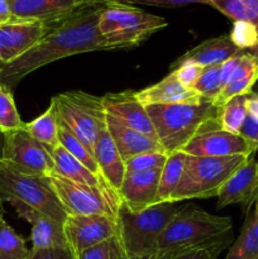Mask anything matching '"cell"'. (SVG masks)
<instances>
[{"instance_id": "obj_28", "label": "cell", "mask_w": 258, "mask_h": 259, "mask_svg": "<svg viewBox=\"0 0 258 259\" xmlns=\"http://www.w3.org/2000/svg\"><path fill=\"white\" fill-rule=\"evenodd\" d=\"M247 115V95L234 96L220 108V129L229 133L239 134Z\"/></svg>"}, {"instance_id": "obj_36", "label": "cell", "mask_w": 258, "mask_h": 259, "mask_svg": "<svg viewBox=\"0 0 258 259\" xmlns=\"http://www.w3.org/2000/svg\"><path fill=\"white\" fill-rule=\"evenodd\" d=\"M209 4L234 22L253 23L252 15L243 0H210Z\"/></svg>"}, {"instance_id": "obj_22", "label": "cell", "mask_w": 258, "mask_h": 259, "mask_svg": "<svg viewBox=\"0 0 258 259\" xmlns=\"http://www.w3.org/2000/svg\"><path fill=\"white\" fill-rule=\"evenodd\" d=\"M258 81V48L248 50L240 57L239 63L230 76L227 85L220 90L212 104L222 108L227 101L238 95H247Z\"/></svg>"}, {"instance_id": "obj_16", "label": "cell", "mask_w": 258, "mask_h": 259, "mask_svg": "<svg viewBox=\"0 0 258 259\" xmlns=\"http://www.w3.org/2000/svg\"><path fill=\"white\" fill-rule=\"evenodd\" d=\"M162 169L126 172L118 196L132 212H139L156 205Z\"/></svg>"}, {"instance_id": "obj_8", "label": "cell", "mask_w": 258, "mask_h": 259, "mask_svg": "<svg viewBox=\"0 0 258 259\" xmlns=\"http://www.w3.org/2000/svg\"><path fill=\"white\" fill-rule=\"evenodd\" d=\"M0 199L3 202L17 200L61 224L67 218L48 176L20 174L4 162L0 164Z\"/></svg>"}, {"instance_id": "obj_46", "label": "cell", "mask_w": 258, "mask_h": 259, "mask_svg": "<svg viewBox=\"0 0 258 259\" xmlns=\"http://www.w3.org/2000/svg\"><path fill=\"white\" fill-rule=\"evenodd\" d=\"M4 218V207H3V200L0 199V219Z\"/></svg>"}, {"instance_id": "obj_19", "label": "cell", "mask_w": 258, "mask_h": 259, "mask_svg": "<svg viewBox=\"0 0 258 259\" xmlns=\"http://www.w3.org/2000/svg\"><path fill=\"white\" fill-rule=\"evenodd\" d=\"M106 129L113 138L114 144L118 148L119 154L124 162L138 154L153 153V152L166 153L158 141L124 125L123 123L108 114H106Z\"/></svg>"}, {"instance_id": "obj_47", "label": "cell", "mask_w": 258, "mask_h": 259, "mask_svg": "<svg viewBox=\"0 0 258 259\" xmlns=\"http://www.w3.org/2000/svg\"><path fill=\"white\" fill-rule=\"evenodd\" d=\"M254 199H255V210H254V212L258 215V194L255 195Z\"/></svg>"}, {"instance_id": "obj_25", "label": "cell", "mask_w": 258, "mask_h": 259, "mask_svg": "<svg viewBox=\"0 0 258 259\" xmlns=\"http://www.w3.org/2000/svg\"><path fill=\"white\" fill-rule=\"evenodd\" d=\"M186 158L187 154H185L181 151L168 154L166 164H164V167L161 171L156 205L171 202L172 195L176 191L177 186H179L180 181H181Z\"/></svg>"}, {"instance_id": "obj_1", "label": "cell", "mask_w": 258, "mask_h": 259, "mask_svg": "<svg viewBox=\"0 0 258 259\" xmlns=\"http://www.w3.org/2000/svg\"><path fill=\"white\" fill-rule=\"evenodd\" d=\"M108 4L93 5L50 27L47 34L34 47L13 62L2 66L0 86L12 91L25 76L48 63L78 53L108 50L98 28L101 10Z\"/></svg>"}, {"instance_id": "obj_48", "label": "cell", "mask_w": 258, "mask_h": 259, "mask_svg": "<svg viewBox=\"0 0 258 259\" xmlns=\"http://www.w3.org/2000/svg\"><path fill=\"white\" fill-rule=\"evenodd\" d=\"M2 66H3V63H2V61H0V70H2Z\"/></svg>"}, {"instance_id": "obj_9", "label": "cell", "mask_w": 258, "mask_h": 259, "mask_svg": "<svg viewBox=\"0 0 258 259\" xmlns=\"http://www.w3.org/2000/svg\"><path fill=\"white\" fill-rule=\"evenodd\" d=\"M48 180L67 215H105L113 219L118 217L121 201L109 186L81 184L55 174H51Z\"/></svg>"}, {"instance_id": "obj_40", "label": "cell", "mask_w": 258, "mask_h": 259, "mask_svg": "<svg viewBox=\"0 0 258 259\" xmlns=\"http://www.w3.org/2000/svg\"><path fill=\"white\" fill-rule=\"evenodd\" d=\"M210 0H119V3H141V4L157 5V7H167L176 8L182 5L192 4V3H202V4H209Z\"/></svg>"}, {"instance_id": "obj_30", "label": "cell", "mask_w": 258, "mask_h": 259, "mask_svg": "<svg viewBox=\"0 0 258 259\" xmlns=\"http://www.w3.org/2000/svg\"><path fill=\"white\" fill-rule=\"evenodd\" d=\"M29 250L25 240L7 222L0 219V259H27Z\"/></svg>"}, {"instance_id": "obj_26", "label": "cell", "mask_w": 258, "mask_h": 259, "mask_svg": "<svg viewBox=\"0 0 258 259\" xmlns=\"http://www.w3.org/2000/svg\"><path fill=\"white\" fill-rule=\"evenodd\" d=\"M224 259H258V215L253 212Z\"/></svg>"}, {"instance_id": "obj_4", "label": "cell", "mask_w": 258, "mask_h": 259, "mask_svg": "<svg viewBox=\"0 0 258 259\" xmlns=\"http://www.w3.org/2000/svg\"><path fill=\"white\" fill-rule=\"evenodd\" d=\"M168 22L125 3L114 2L101 10L98 28L108 50H124L138 46L163 29Z\"/></svg>"}, {"instance_id": "obj_5", "label": "cell", "mask_w": 258, "mask_h": 259, "mask_svg": "<svg viewBox=\"0 0 258 259\" xmlns=\"http://www.w3.org/2000/svg\"><path fill=\"white\" fill-rule=\"evenodd\" d=\"M182 206L164 202L139 212H132L123 204L119 207L118 237L128 257L158 252V240Z\"/></svg>"}, {"instance_id": "obj_17", "label": "cell", "mask_w": 258, "mask_h": 259, "mask_svg": "<svg viewBox=\"0 0 258 259\" xmlns=\"http://www.w3.org/2000/svg\"><path fill=\"white\" fill-rule=\"evenodd\" d=\"M9 202L15 209L17 214L22 219L27 220L32 224V239L33 248L35 249H48V248H68L66 240L63 224L56 222L52 218L43 215L42 212L27 206L17 200H10Z\"/></svg>"}, {"instance_id": "obj_14", "label": "cell", "mask_w": 258, "mask_h": 259, "mask_svg": "<svg viewBox=\"0 0 258 259\" xmlns=\"http://www.w3.org/2000/svg\"><path fill=\"white\" fill-rule=\"evenodd\" d=\"M50 27L40 22L10 20L0 25V61L13 62L34 47L48 33Z\"/></svg>"}, {"instance_id": "obj_20", "label": "cell", "mask_w": 258, "mask_h": 259, "mask_svg": "<svg viewBox=\"0 0 258 259\" xmlns=\"http://www.w3.org/2000/svg\"><path fill=\"white\" fill-rule=\"evenodd\" d=\"M136 96L144 106L156 104H197L204 101L194 89L185 88L180 83L174 72L154 85L136 91Z\"/></svg>"}, {"instance_id": "obj_33", "label": "cell", "mask_w": 258, "mask_h": 259, "mask_svg": "<svg viewBox=\"0 0 258 259\" xmlns=\"http://www.w3.org/2000/svg\"><path fill=\"white\" fill-rule=\"evenodd\" d=\"M125 249L118 235L106 242L100 243L93 248H89L75 259H128Z\"/></svg>"}, {"instance_id": "obj_11", "label": "cell", "mask_w": 258, "mask_h": 259, "mask_svg": "<svg viewBox=\"0 0 258 259\" xmlns=\"http://www.w3.org/2000/svg\"><path fill=\"white\" fill-rule=\"evenodd\" d=\"M113 2L115 0H9L13 20L40 22L48 27L58 24L93 5Z\"/></svg>"}, {"instance_id": "obj_39", "label": "cell", "mask_w": 258, "mask_h": 259, "mask_svg": "<svg viewBox=\"0 0 258 259\" xmlns=\"http://www.w3.org/2000/svg\"><path fill=\"white\" fill-rule=\"evenodd\" d=\"M27 259H75L68 248H48V249H35L32 248L29 250Z\"/></svg>"}, {"instance_id": "obj_31", "label": "cell", "mask_w": 258, "mask_h": 259, "mask_svg": "<svg viewBox=\"0 0 258 259\" xmlns=\"http://www.w3.org/2000/svg\"><path fill=\"white\" fill-rule=\"evenodd\" d=\"M24 126L15 106L12 91L0 86V131L4 133L18 131Z\"/></svg>"}, {"instance_id": "obj_6", "label": "cell", "mask_w": 258, "mask_h": 259, "mask_svg": "<svg viewBox=\"0 0 258 259\" xmlns=\"http://www.w3.org/2000/svg\"><path fill=\"white\" fill-rule=\"evenodd\" d=\"M248 156H187L181 181L172 195L171 204L185 200L218 196L223 185L248 161Z\"/></svg>"}, {"instance_id": "obj_10", "label": "cell", "mask_w": 258, "mask_h": 259, "mask_svg": "<svg viewBox=\"0 0 258 259\" xmlns=\"http://www.w3.org/2000/svg\"><path fill=\"white\" fill-rule=\"evenodd\" d=\"M3 162L25 175L50 176L53 172V161L48 149L33 138L24 126L7 133Z\"/></svg>"}, {"instance_id": "obj_7", "label": "cell", "mask_w": 258, "mask_h": 259, "mask_svg": "<svg viewBox=\"0 0 258 259\" xmlns=\"http://www.w3.org/2000/svg\"><path fill=\"white\" fill-rule=\"evenodd\" d=\"M58 123L70 129L94 154V144L106 128V113L103 98L85 91H66L52 98Z\"/></svg>"}, {"instance_id": "obj_3", "label": "cell", "mask_w": 258, "mask_h": 259, "mask_svg": "<svg viewBox=\"0 0 258 259\" xmlns=\"http://www.w3.org/2000/svg\"><path fill=\"white\" fill-rule=\"evenodd\" d=\"M229 217H218L187 204L175 215L158 240V250L189 248L227 249L233 240Z\"/></svg>"}, {"instance_id": "obj_35", "label": "cell", "mask_w": 258, "mask_h": 259, "mask_svg": "<svg viewBox=\"0 0 258 259\" xmlns=\"http://www.w3.org/2000/svg\"><path fill=\"white\" fill-rule=\"evenodd\" d=\"M168 154L153 152V153L138 154L125 162L126 172H144L162 169L166 164Z\"/></svg>"}, {"instance_id": "obj_41", "label": "cell", "mask_w": 258, "mask_h": 259, "mask_svg": "<svg viewBox=\"0 0 258 259\" xmlns=\"http://www.w3.org/2000/svg\"><path fill=\"white\" fill-rule=\"evenodd\" d=\"M239 134L258 146V123L250 115L245 118Z\"/></svg>"}, {"instance_id": "obj_50", "label": "cell", "mask_w": 258, "mask_h": 259, "mask_svg": "<svg viewBox=\"0 0 258 259\" xmlns=\"http://www.w3.org/2000/svg\"><path fill=\"white\" fill-rule=\"evenodd\" d=\"M115 2H119V0H115Z\"/></svg>"}, {"instance_id": "obj_32", "label": "cell", "mask_w": 258, "mask_h": 259, "mask_svg": "<svg viewBox=\"0 0 258 259\" xmlns=\"http://www.w3.org/2000/svg\"><path fill=\"white\" fill-rule=\"evenodd\" d=\"M220 66L212 65L204 67L201 76L197 80L194 90L205 101H214L222 90L220 85Z\"/></svg>"}, {"instance_id": "obj_45", "label": "cell", "mask_w": 258, "mask_h": 259, "mask_svg": "<svg viewBox=\"0 0 258 259\" xmlns=\"http://www.w3.org/2000/svg\"><path fill=\"white\" fill-rule=\"evenodd\" d=\"M5 141H7V133H4L3 131H0V164H2L3 159H4Z\"/></svg>"}, {"instance_id": "obj_23", "label": "cell", "mask_w": 258, "mask_h": 259, "mask_svg": "<svg viewBox=\"0 0 258 259\" xmlns=\"http://www.w3.org/2000/svg\"><path fill=\"white\" fill-rule=\"evenodd\" d=\"M245 51L248 50H242L235 46L229 35H220V37L205 40L192 50L187 51L185 55L177 58L175 63L182 62V61H191L202 67H207V66L212 65H222L225 61L230 60Z\"/></svg>"}, {"instance_id": "obj_2", "label": "cell", "mask_w": 258, "mask_h": 259, "mask_svg": "<svg viewBox=\"0 0 258 259\" xmlns=\"http://www.w3.org/2000/svg\"><path fill=\"white\" fill-rule=\"evenodd\" d=\"M146 110L167 154L180 152L191 139L206 131L220 129V108L211 101L197 104H156Z\"/></svg>"}, {"instance_id": "obj_18", "label": "cell", "mask_w": 258, "mask_h": 259, "mask_svg": "<svg viewBox=\"0 0 258 259\" xmlns=\"http://www.w3.org/2000/svg\"><path fill=\"white\" fill-rule=\"evenodd\" d=\"M258 190V161L252 156L223 185L218 194V207L234 204H248Z\"/></svg>"}, {"instance_id": "obj_12", "label": "cell", "mask_w": 258, "mask_h": 259, "mask_svg": "<svg viewBox=\"0 0 258 259\" xmlns=\"http://www.w3.org/2000/svg\"><path fill=\"white\" fill-rule=\"evenodd\" d=\"M63 232L68 249L76 258L89 248L118 235V224L116 219L105 215H67Z\"/></svg>"}, {"instance_id": "obj_29", "label": "cell", "mask_w": 258, "mask_h": 259, "mask_svg": "<svg viewBox=\"0 0 258 259\" xmlns=\"http://www.w3.org/2000/svg\"><path fill=\"white\" fill-rule=\"evenodd\" d=\"M58 142H60V146H62L68 153L72 154L78 162L83 164L89 171L93 172L96 176H100V172H99V167L96 164L95 158H94V154L86 148L85 144L72 133L68 128H66L65 125L58 123ZM101 177V176H100ZM103 179V177H101Z\"/></svg>"}, {"instance_id": "obj_27", "label": "cell", "mask_w": 258, "mask_h": 259, "mask_svg": "<svg viewBox=\"0 0 258 259\" xmlns=\"http://www.w3.org/2000/svg\"><path fill=\"white\" fill-rule=\"evenodd\" d=\"M24 129L48 148L60 146L58 142V119L55 106L50 104L47 110L30 123H24Z\"/></svg>"}, {"instance_id": "obj_34", "label": "cell", "mask_w": 258, "mask_h": 259, "mask_svg": "<svg viewBox=\"0 0 258 259\" xmlns=\"http://www.w3.org/2000/svg\"><path fill=\"white\" fill-rule=\"evenodd\" d=\"M229 38L242 50L258 48V29L253 23L234 22Z\"/></svg>"}, {"instance_id": "obj_49", "label": "cell", "mask_w": 258, "mask_h": 259, "mask_svg": "<svg viewBox=\"0 0 258 259\" xmlns=\"http://www.w3.org/2000/svg\"><path fill=\"white\" fill-rule=\"evenodd\" d=\"M257 194H258V190H257ZM257 194H255V195H257Z\"/></svg>"}, {"instance_id": "obj_37", "label": "cell", "mask_w": 258, "mask_h": 259, "mask_svg": "<svg viewBox=\"0 0 258 259\" xmlns=\"http://www.w3.org/2000/svg\"><path fill=\"white\" fill-rule=\"evenodd\" d=\"M172 68H174L172 72L175 73V76L180 81V83H182L185 88L189 89L195 88L197 80L201 76L202 70H204L202 66L191 62V61H182V62L174 63Z\"/></svg>"}, {"instance_id": "obj_21", "label": "cell", "mask_w": 258, "mask_h": 259, "mask_svg": "<svg viewBox=\"0 0 258 259\" xmlns=\"http://www.w3.org/2000/svg\"><path fill=\"white\" fill-rule=\"evenodd\" d=\"M94 158L99 167L100 176L118 194L126 174L125 162L119 154L118 148L106 128L96 138L94 144Z\"/></svg>"}, {"instance_id": "obj_13", "label": "cell", "mask_w": 258, "mask_h": 259, "mask_svg": "<svg viewBox=\"0 0 258 259\" xmlns=\"http://www.w3.org/2000/svg\"><path fill=\"white\" fill-rule=\"evenodd\" d=\"M258 146L240 134L229 133L223 129L206 131L189 142L181 152L195 157L253 156Z\"/></svg>"}, {"instance_id": "obj_24", "label": "cell", "mask_w": 258, "mask_h": 259, "mask_svg": "<svg viewBox=\"0 0 258 259\" xmlns=\"http://www.w3.org/2000/svg\"><path fill=\"white\" fill-rule=\"evenodd\" d=\"M46 148L48 149L51 157H52V174L65 177V179L71 180V181L81 182V184L93 185V186H109L100 176H96L93 172L89 171L81 162H78L72 154L68 153L62 146L53 147V148L46 147Z\"/></svg>"}, {"instance_id": "obj_38", "label": "cell", "mask_w": 258, "mask_h": 259, "mask_svg": "<svg viewBox=\"0 0 258 259\" xmlns=\"http://www.w3.org/2000/svg\"><path fill=\"white\" fill-rule=\"evenodd\" d=\"M174 254L169 259H217L224 249L222 248H189L172 249Z\"/></svg>"}, {"instance_id": "obj_43", "label": "cell", "mask_w": 258, "mask_h": 259, "mask_svg": "<svg viewBox=\"0 0 258 259\" xmlns=\"http://www.w3.org/2000/svg\"><path fill=\"white\" fill-rule=\"evenodd\" d=\"M13 20L9 0H0V25Z\"/></svg>"}, {"instance_id": "obj_15", "label": "cell", "mask_w": 258, "mask_h": 259, "mask_svg": "<svg viewBox=\"0 0 258 259\" xmlns=\"http://www.w3.org/2000/svg\"><path fill=\"white\" fill-rule=\"evenodd\" d=\"M104 110L124 125L158 141L156 129L146 110L137 99L136 91L125 90L121 93H109L103 96Z\"/></svg>"}, {"instance_id": "obj_44", "label": "cell", "mask_w": 258, "mask_h": 259, "mask_svg": "<svg viewBox=\"0 0 258 259\" xmlns=\"http://www.w3.org/2000/svg\"><path fill=\"white\" fill-rule=\"evenodd\" d=\"M172 254H174V250L167 249V250H158V252L152 253V254L133 255V257H129L128 259H169Z\"/></svg>"}, {"instance_id": "obj_42", "label": "cell", "mask_w": 258, "mask_h": 259, "mask_svg": "<svg viewBox=\"0 0 258 259\" xmlns=\"http://www.w3.org/2000/svg\"><path fill=\"white\" fill-rule=\"evenodd\" d=\"M247 111L248 115L252 116L258 123V94L250 91L247 94Z\"/></svg>"}]
</instances>
